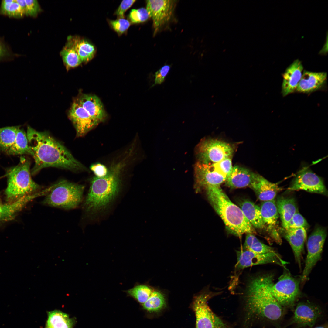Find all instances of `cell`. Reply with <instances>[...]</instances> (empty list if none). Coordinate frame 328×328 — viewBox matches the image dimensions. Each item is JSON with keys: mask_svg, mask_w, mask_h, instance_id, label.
Wrapping results in <instances>:
<instances>
[{"mask_svg": "<svg viewBox=\"0 0 328 328\" xmlns=\"http://www.w3.org/2000/svg\"><path fill=\"white\" fill-rule=\"evenodd\" d=\"M274 276L272 274L251 278L247 282L243 296L242 328H250L258 319L279 320L284 313L282 306L270 290Z\"/></svg>", "mask_w": 328, "mask_h": 328, "instance_id": "6da1fadb", "label": "cell"}, {"mask_svg": "<svg viewBox=\"0 0 328 328\" xmlns=\"http://www.w3.org/2000/svg\"><path fill=\"white\" fill-rule=\"evenodd\" d=\"M26 134L35 161L31 171L32 175L49 167L73 170L85 169L63 145L47 132H38L29 126Z\"/></svg>", "mask_w": 328, "mask_h": 328, "instance_id": "7a4b0ae2", "label": "cell"}, {"mask_svg": "<svg viewBox=\"0 0 328 328\" xmlns=\"http://www.w3.org/2000/svg\"><path fill=\"white\" fill-rule=\"evenodd\" d=\"M205 190L210 203L229 232L238 237L245 234L256 233L240 208L230 200L220 186L209 187Z\"/></svg>", "mask_w": 328, "mask_h": 328, "instance_id": "3957f363", "label": "cell"}, {"mask_svg": "<svg viewBox=\"0 0 328 328\" xmlns=\"http://www.w3.org/2000/svg\"><path fill=\"white\" fill-rule=\"evenodd\" d=\"M123 165L121 163H118L108 170L107 174L104 176H95L92 178L84 204L87 211L95 212L100 210L114 199L119 191L120 176Z\"/></svg>", "mask_w": 328, "mask_h": 328, "instance_id": "277c9868", "label": "cell"}, {"mask_svg": "<svg viewBox=\"0 0 328 328\" xmlns=\"http://www.w3.org/2000/svg\"><path fill=\"white\" fill-rule=\"evenodd\" d=\"M30 166L29 159L22 156L18 165L6 170L7 181L5 194L9 203L32 193L39 188L31 178Z\"/></svg>", "mask_w": 328, "mask_h": 328, "instance_id": "5b68a950", "label": "cell"}, {"mask_svg": "<svg viewBox=\"0 0 328 328\" xmlns=\"http://www.w3.org/2000/svg\"><path fill=\"white\" fill-rule=\"evenodd\" d=\"M49 193L43 202L54 207L71 209L75 208L81 202L84 189L81 185L66 180L61 181L50 187Z\"/></svg>", "mask_w": 328, "mask_h": 328, "instance_id": "8992f818", "label": "cell"}, {"mask_svg": "<svg viewBox=\"0 0 328 328\" xmlns=\"http://www.w3.org/2000/svg\"><path fill=\"white\" fill-rule=\"evenodd\" d=\"M220 293L206 289L194 297L192 306L196 317V328H231L208 304V301Z\"/></svg>", "mask_w": 328, "mask_h": 328, "instance_id": "52a82bcc", "label": "cell"}, {"mask_svg": "<svg viewBox=\"0 0 328 328\" xmlns=\"http://www.w3.org/2000/svg\"><path fill=\"white\" fill-rule=\"evenodd\" d=\"M300 279L294 277L289 272L285 269L278 282H272L270 290L277 301L283 307L292 306L298 298L299 293Z\"/></svg>", "mask_w": 328, "mask_h": 328, "instance_id": "ba28073f", "label": "cell"}, {"mask_svg": "<svg viewBox=\"0 0 328 328\" xmlns=\"http://www.w3.org/2000/svg\"><path fill=\"white\" fill-rule=\"evenodd\" d=\"M234 152L233 146L228 143L217 139H204L197 146V162L206 164L217 163L231 158Z\"/></svg>", "mask_w": 328, "mask_h": 328, "instance_id": "9c48e42d", "label": "cell"}, {"mask_svg": "<svg viewBox=\"0 0 328 328\" xmlns=\"http://www.w3.org/2000/svg\"><path fill=\"white\" fill-rule=\"evenodd\" d=\"M326 237V229L318 227L314 230L308 238L307 255L304 268L300 278L301 283L304 284L308 279L313 268L320 259Z\"/></svg>", "mask_w": 328, "mask_h": 328, "instance_id": "30bf717a", "label": "cell"}, {"mask_svg": "<svg viewBox=\"0 0 328 328\" xmlns=\"http://www.w3.org/2000/svg\"><path fill=\"white\" fill-rule=\"evenodd\" d=\"M194 174L196 186L198 190L211 186H220L227 178L216 163L206 164L197 162L195 166Z\"/></svg>", "mask_w": 328, "mask_h": 328, "instance_id": "8fae6325", "label": "cell"}, {"mask_svg": "<svg viewBox=\"0 0 328 328\" xmlns=\"http://www.w3.org/2000/svg\"><path fill=\"white\" fill-rule=\"evenodd\" d=\"M236 270H241L257 265L273 264L283 267L288 262L283 260L277 252L259 254L241 249L237 251Z\"/></svg>", "mask_w": 328, "mask_h": 328, "instance_id": "7c38bea8", "label": "cell"}, {"mask_svg": "<svg viewBox=\"0 0 328 328\" xmlns=\"http://www.w3.org/2000/svg\"><path fill=\"white\" fill-rule=\"evenodd\" d=\"M175 1L170 0H149L146 9L153 21L154 34L171 19L174 10Z\"/></svg>", "mask_w": 328, "mask_h": 328, "instance_id": "4fadbf2b", "label": "cell"}, {"mask_svg": "<svg viewBox=\"0 0 328 328\" xmlns=\"http://www.w3.org/2000/svg\"><path fill=\"white\" fill-rule=\"evenodd\" d=\"M288 190H302L310 193L327 195V190L323 179L306 169L302 170L296 175Z\"/></svg>", "mask_w": 328, "mask_h": 328, "instance_id": "5bb4252c", "label": "cell"}, {"mask_svg": "<svg viewBox=\"0 0 328 328\" xmlns=\"http://www.w3.org/2000/svg\"><path fill=\"white\" fill-rule=\"evenodd\" d=\"M69 117L75 127L78 137L83 136L98 124L76 100L69 111Z\"/></svg>", "mask_w": 328, "mask_h": 328, "instance_id": "9a60e30c", "label": "cell"}, {"mask_svg": "<svg viewBox=\"0 0 328 328\" xmlns=\"http://www.w3.org/2000/svg\"><path fill=\"white\" fill-rule=\"evenodd\" d=\"M318 306L309 302H301L294 311L292 322L299 326L312 327L322 314Z\"/></svg>", "mask_w": 328, "mask_h": 328, "instance_id": "2e32d148", "label": "cell"}, {"mask_svg": "<svg viewBox=\"0 0 328 328\" xmlns=\"http://www.w3.org/2000/svg\"><path fill=\"white\" fill-rule=\"evenodd\" d=\"M303 70L302 64L298 59L295 60L286 68L282 75V93L283 97L296 91Z\"/></svg>", "mask_w": 328, "mask_h": 328, "instance_id": "e0dca14e", "label": "cell"}, {"mask_svg": "<svg viewBox=\"0 0 328 328\" xmlns=\"http://www.w3.org/2000/svg\"><path fill=\"white\" fill-rule=\"evenodd\" d=\"M327 74L325 72L303 71L296 91L308 94L321 89L325 85Z\"/></svg>", "mask_w": 328, "mask_h": 328, "instance_id": "ac0fdd59", "label": "cell"}, {"mask_svg": "<svg viewBox=\"0 0 328 328\" xmlns=\"http://www.w3.org/2000/svg\"><path fill=\"white\" fill-rule=\"evenodd\" d=\"M306 235V231L303 227L288 230L285 229L283 235L291 246L295 261L300 269L301 268L302 255Z\"/></svg>", "mask_w": 328, "mask_h": 328, "instance_id": "d6986e66", "label": "cell"}, {"mask_svg": "<svg viewBox=\"0 0 328 328\" xmlns=\"http://www.w3.org/2000/svg\"><path fill=\"white\" fill-rule=\"evenodd\" d=\"M76 100L98 124L104 120L106 113L101 101L96 96L82 94Z\"/></svg>", "mask_w": 328, "mask_h": 328, "instance_id": "ffe728a7", "label": "cell"}, {"mask_svg": "<svg viewBox=\"0 0 328 328\" xmlns=\"http://www.w3.org/2000/svg\"><path fill=\"white\" fill-rule=\"evenodd\" d=\"M250 187L254 191L258 199L263 202L275 199L281 190L277 184L269 182L257 173Z\"/></svg>", "mask_w": 328, "mask_h": 328, "instance_id": "44dd1931", "label": "cell"}, {"mask_svg": "<svg viewBox=\"0 0 328 328\" xmlns=\"http://www.w3.org/2000/svg\"><path fill=\"white\" fill-rule=\"evenodd\" d=\"M256 174L244 167L234 166L225 182V185L232 188L250 187Z\"/></svg>", "mask_w": 328, "mask_h": 328, "instance_id": "7402d4cb", "label": "cell"}, {"mask_svg": "<svg viewBox=\"0 0 328 328\" xmlns=\"http://www.w3.org/2000/svg\"><path fill=\"white\" fill-rule=\"evenodd\" d=\"M49 188L41 192L23 196L18 199L2 206L0 220H8L12 218L28 202L36 197L45 194L50 191Z\"/></svg>", "mask_w": 328, "mask_h": 328, "instance_id": "603a6c76", "label": "cell"}, {"mask_svg": "<svg viewBox=\"0 0 328 328\" xmlns=\"http://www.w3.org/2000/svg\"><path fill=\"white\" fill-rule=\"evenodd\" d=\"M66 45L73 47L82 62H87L94 56L96 50L94 46L89 41L78 36L68 37Z\"/></svg>", "mask_w": 328, "mask_h": 328, "instance_id": "cb8c5ba5", "label": "cell"}, {"mask_svg": "<svg viewBox=\"0 0 328 328\" xmlns=\"http://www.w3.org/2000/svg\"><path fill=\"white\" fill-rule=\"evenodd\" d=\"M239 205L244 216L254 228L265 227L260 207L247 200L241 201Z\"/></svg>", "mask_w": 328, "mask_h": 328, "instance_id": "d4e9b609", "label": "cell"}, {"mask_svg": "<svg viewBox=\"0 0 328 328\" xmlns=\"http://www.w3.org/2000/svg\"><path fill=\"white\" fill-rule=\"evenodd\" d=\"M276 202L282 226L285 229L292 217L298 211L296 202L292 198L281 197Z\"/></svg>", "mask_w": 328, "mask_h": 328, "instance_id": "484cf974", "label": "cell"}, {"mask_svg": "<svg viewBox=\"0 0 328 328\" xmlns=\"http://www.w3.org/2000/svg\"><path fill=\"white\" fill-rule=\"evenodd\" d=\"M262 218L265 226L270 230H275L278 217L276 202L275 199L263 201L260 207Z\"/></svg>", "mask_w": 328, "mask_h": 328, "instance_id": "4316f807", "label": "cell"}, {"mask_svg": "<svg viewBox=\"0 0 328 328\" xmlns=\"http://www.w3.org/2000/svg\"><path fill=\"white\" fill-rule=\"evenodd\" d=\"M74 320L66 313L59 310L49 311L45 328H72Z\"/></svg>", "mask_w": 328, "mask_h": 328, "instance_id": "83f0119b", "label": "cell"}, {"mask_svg": "<svg viewBox=\"0 0 328 328\" xmlns=\"http://www.w3.org/2000/svg\"><path fill=\"white\" fill-rule=\"evenodd\" d=\"M6 154L13 155L25 154L32 155L26 134L23 129L20 128V127L17 130L15 141Z\"/></svg>", "mask_w": 328, "mask_h": 328, "instance_id": "f1b7e54d", "label": "cell"}, {"mask_svg": "<svg viewBox=\"0 0 328 328\" xmlns=\"http://www.w3.org/2000/svg\"><path fill=\"white\" fill-rule=\"evenodd\" d=\"M242 249L259 254L277 252L274 248L262 243L251 234H247Z\"/></svg>", "mask_w": 328, "mask_h": 328, "instance_id": "f546056e", "label": "cell"}, {"mask_svg": "<svg viewBox=\"0 0 328 328\" xmlns=\"http://www.w3.org/2000/svg\"><path fill=\"white\" fill-rule=\"evenodd\" d=\"M20 127L8 126L0 128V152L6 154L15 141L17 130Z\"/></svg>", "mask_w": 328, "mask_h": 328, "instance_id": "4dcf8cb0", "label": "cell"}, {"mask_svg": "<svg viewBox=\"0 0 328 328\" xmlns=\"http://www.w3.org/2000/svg\"><path fill=\"white\" fill-rule=\"evenodd\" d=\"M166 304V299L164 294L161 291L155 290L153 291L151 295L142 304L143 308L150 312H157L163 308Z\"/></svg>", "mask_w": 328, "mask_h": 328, "instance_id": "1f68e13d", "label": "cell"}, {"mask_svg": "<svg viewBox=\"0 0 328 328\" xmlns=\"http://www.w3.org/2000/svg\"><path fill=\"white\" fill-rule=\"evenodd\" d=\"M60 54L68 69L77 67L82 63L75 50L66 44L61 51Z\"/></svg>", "mask_w": 328, "mask_h": 328, "instance_id": "d6a6232c", "label": "cell"}, {"mask_svg": "<svg viewBox=\"0 0 328 328\" xmlns=\"http://www.w3.org/2000/svg\"><path fill=\"white\" fill-rule=\"evenodd\" d=\"M0 13L10 17L21 18L24 14L16 0H3L0 9Z\"/></svg>", "mask_w": 328, "mask_h": 328, "instance_id": "836d02e7", "label": "cell"}, {"mask_svg": "<svg viewBox=\"0 0 328 328\" xmlns=\"http://www.w3.org/2000/svg\"><path fill=\"white\" fill-rule=\"evenodd\" d=\"M154 290L150 287L145 285H140L128 290L127 293L143 304L148 300Z\"/></svg>", "mask_w": 328, "mask_h": 328, "instance_id": "e575fe53", "label": "cell"}, {"mask_svg": "<svg viewBox=\"0 0 328 328\" xmlns=\"http://www.w3.org/2000/svg\"><path fill=\"white\" fill-rule=\"evenodd\" d=\"M149 17L146 9L144 8L132 9L129 14V18L133 23H139L147 21Z\"/></svg>", "mask_w": 328, "mask_h": 328, "instance_id": "d590c367", "label": "cell"}, {"mask_svg": "<svg viewBox=\"0 0 328 328\" xmlns=\"http://www.w3.org/2000/svg\"><path fill=\"white\" fill-rule=\"evenodd\" d=\"M308 226L307 221L298 211L292 217L285 229H294L302 227L305 228Z\"/></svg>", "mask_w": 328, "mask_h": 328, "instance_id": "8d00e7d4", "label": "cell"}, {"mask_svg": "<svg viewBox=\"0 0 328 328\" xmlns=\"http://www.w3.org/2000/svg\"><path fill=\"white\" fill-rule=\"evenodd\" d=\"M109 23L112 29L119 35L126 32L130 25V22L124 18L109 20Z\"/></svg>", "mask_w": 328, "mask_h": 328, "instance_id": "74e56055", "label": "cell"}, {"mask_svg": "<svg viewBox=\"0 0 328 328\" xmlns=\"http://www.w3.org/2000/svg\"><path fill=\"white\" fill-rule=\"evenodd\" d=\"M26 3V15L36 17L41 10L37 0H25Z\"/></svg>", "mask_w": 328, "mask_h": 328, "instance_id": "f35d334b", "label": "cell"}, {"mask_svg": "<svg viewBox=\"0 0 328 328\" xmlns=\"http://www.w3.org/2000/svg\"><path fill=\"white\" fill-rule=\"evenodd\" d=\"M135 1V0H123L115 12V14L119 18H124L125 12Z\"/></svg>", "mask_w": 328, "mask_h": 328, "instance_id": "ab89813d", "label": "cell"}, {"mask_svg": "<svg viewBox=\"0 0 328 328\" xmlns=\"http://www.w3.org/2000/svg\"><path fill=\"white\" fill-rule=\"evenodd\" d=\"M91 170L93 172L96 176L102 177L105 176L108 173V170L104 165L98 163L91 165L90 167Z\"/></svg>", "mask_w": 328, "mask_h": 328, "instance_id": "60d3db41", "label": "cell"}, {"mask_svg": "<svg viewBox=\"0 0 328 328\" xmlns=\"http://www.w3.org/2000/svg\"><path fill=\"white\" fill-rule=\"evenodd\" d=\"M9 52L5 45L0 41V60L8 56Z\"/></svg>", "mask_w": 328, "mask_h": 328, "instance_id": "b9f144b4", "label": "cell"}, {"mask_svg": "<svg viewBox=\"0 0 328 328\" xmlns=\"http://www.w3.org/2000/svg\"><path fill=\"white\" fill-rule=\"evenodd\" d=\"M155 77L154 85L159 84L164 81L165 78L161 75L159 70L155 72Z\"/></svg>", "mask_w": 328, "mask_h": 328, "instance_id": "7bdbcfd3", "label": "cell"}, {"mask_svg": "<svg viewBox=\"0 0 328 328\" xmlns=\"http://www.w3.org/2000/svg\"><path fill=\"white\" fill-rule=\"evenodd\" d=\"M170 68V67L169 65H165L162 67L159 70L161 75L164 77L167 75L169 72Z\"/></svg>", "mask_w": 328, "mask_h": 328, "instance_id": "ee69618b", "label": "cell"}, {"mask_svg": "<svg viewBox=\"0 0 328 328\" xmlns=\"http://www.w3.org/2000/svg\"><path fill=\"white\" fill-rule=\"evenodd\" d=\"M314 328H327V326L325 325H323L317 326V327H315Z\"/></svg>", "mask_w": 328, "mask_h": 328, "instance_id": "f6af8a7d", "label": "cell"}, {"mask_svg": "<svg viewBox=\"0 0 328 328\" xmlns=\"http://www.w3.org/2000/svg\"><path fill=\"white\" fill-rule=\"evenodd\" d=\"M1 210H2V206H1V204H0V216L1 213Z\"/></svg>", "mask_w": 328, "mask_h": 328, "instance_id": "bcb514c9", "label": "cell"}]
</instances>
